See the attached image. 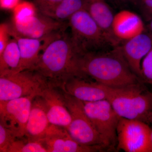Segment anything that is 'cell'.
I'll list each match as a JSON object with an SVG mask.
<instances>
[{
  "instance_id": "cell-4",
  "label": "cell",
  "mask_w": 152,
  "mask_h": 152,
  "mask_svg": "<svg viewBox=\"0 0 152 152\" xmlns=\"http://www.w3.org/2000/svg\"><path fill=\"white\" fill-rule=\"evenodd\" d=\"M70 38L81 55L113 46L107 36L84 8L74 14L69 20Z\"/></svg>"
},
{
  "instance_id": "cell-8",
  "label": "cell",
  "mask_w": 152,
  "mask_h": 152,
  "mask_svg": "<svg viewBox=\"0 0 152 152\" xmlns=\"http://www.w3.org/2000/svg\"><path fill=\"white\" fill-rule=\"evenodd\" d=\"M117 134L118 150L126 152H152L151 129L148 124L120 117Z\"/></svg>"
},
{
  "instance_id": "cell-24",
  "label": "cell",
  "mask_w": 152,
  "mask_h": 152,
  "mask_svg": "<svg viewBox=\"0 0 152 152\" xmlns=\"http://www.w3.org/2000/svg\"><path fill=\"white\" fill-rule=\"evenodd\" d=\"M141 72L142 81L152 86V48L142 61Z\"/></svg>"
},
{
  "instance_id": "cell-9",
  "label": "cell",
  "mask_w": 152,
  "mask_h": 152,
  "mask_svg": "<svg viewBox=\"0 0 152 152\" xmlns=\"http://www.w3.org/2000/svg\"><path fill=\"white\" fill-rule=\"evenodd\" d=\"M35 97L31 96L0 101V124L12 131L18 138L26 134L32 104Z\"/></svg>"
},
{
  "instance_id": "cell-29",
  "label": "cell",
  "mask_w": 152,
  "mask_h": 152,
  "mask_svg": "<svg viewBox=\"0 0 152 152\" xmlns=\"http://www.w3.org/2000/svg\"><path fill=\"white\" fill-rule=\"evenodd\" d=\"M145 30H146L147 32L152 37V18L151 19L149 23L147 25Z\"/></svg>"
},
{
  "instance_id": "cell-10",
  "label": "cell",
  "mask_w": 152,
  "mask_h": 152,
  "mask_svg": "<svg viewBox=\"0 0 152 152\" xmlns=\"http://www.w3.org/2000/svg\"><path fill=\"white\" fill-rule=\"evenodd\" d=\"M40 96L45 103L50 123L66 129L70 124L71 116L66 105L64 91L49 82Z\"/></svg>"
},
{
  "instance_id": "cell-23",
  "label": "cell",
  "mask_w": 152,
  "mask_h": 152,
  "mask_svg": "<svg viewBox=\"0 0 152 152\" xmlns=\"http://www.w3.org/2000/svg\"><path fill=\"white\" fill-rule=\"evenodd\" d=\"M17 138L12 131L0 124V152H7L9 148Z\"/></svg>"
},
{
  "instance_id": "cell-27",
  "label": "cell",
  "mask_w": 152,
  "mask_h": 152,
  "mask_svg": "<svg viewBox=\"0 0 152 152\" xmlns=\"http://www.w3.org/2000/svg\"><path fill=\"white\" fill-rule=\"evenodd\" d=\"M21 0H0V7L3 10H13Z\"/></svg>"
},
{
  "instance_id": "cell-16",
  "label": "cell",
  "mask_w": 152,
  "mask_h": 152,
  "mask_svg": "<svg viewBox=\"0 0 152 152\" xmlns=\"http://www.w3.org/2000/svg\"><path fill=\"white\" fill-rule=\"evenodd\" d=\"M113 35L117 42L128 40L145 31L142 20L137 14L124 10L115 15L112 25Z\"/></svg>"
},
{
  "instance_id": "cell-7",
  "label": "cell",
  "mask_w": 152,
  "mask_h": 152,
  "mask_svg": "<svg viewBox=\"0 0 152 152\" xmlns=\"http://www.w3.org/2000/svg\"><path fill=\"white\" fill-rule=\"evenodd\" d=\"M83 102L86 113L102 139L106 149H113L117 145L120 117L107 100Z\"/></svg>"
},
{
  "instance_id": "cell-11",
  "label": "cell",
  "mask_w": 152,
  "mask_h": 152,
  "mask_svg": "<svg viewBox=\"0 0 152 152\" xmlns=\"http://www.w3.org/2000/svg\"><path fill=\"white\" fill-rule=\"evenodd\" d=\"M40 142L48 152H94L104 150L99 146L79 143L70 136L65 128L53 124Z\"/></svg>"
},
{
  "instance_id": "cell-19",
  "label": "cell",
  "mask_w": 152,
  "mask_h": 152,
  "mask_svg": "<svg viewBox=\"0 0 152 152\" xmlns=\"http://www.w3.org/2000/svg\"><path fill=\"white\" fill-rule=\"evenodd\" d=\"M12 38L0 54V75L16 72L20 64V53L18 45L16 40Z\"/></svg>"
},
{
  "instance_id": "cell-31",
  "label": "cell",
  "mask_w": 152,
  "mask_h": 152,
  "mask_svg": "<svg viewBox=\"0 0 152 152\" xmlns=\"http://www.w3.org/2000/svg\"><path fill=\"white\" fill-rule=\"evenodd\" d=\"M111 1L114 2L116 3H121L126 2V1H125V0H111Z\"/></svg>"
},
{
  "instance_id": "cell-32",
  "label": "cell",
  "mask_w": 152,
  "mask_h": 152,
  "mask_svg": "<svg viewBox=\"0 0 152 152\" xmlns=\"http://www.w3.org/2000/svg\"><path fill=\"white\" fill-rule=\"evenodd\" d=\"M152 128H151V141H152Z\"/></svg>"
},
{
  "instance_id": "cell-14",
  "label": "cell",
  "mask_w": 152,
  "mask_h": 152,
  "mask_svg": "<svg viewBox=\"0 0 152 152\" xmlns=\"http://www.w3.org/2000/svg\"><path fill=\"white\" fill-rule=\"evenodd\" d=\"M119 47L132 70L142 80L141 65L143 59L152 48L151 36L145 31L125 41Z\"/></svg>"
},
{
  "instance_id": "cell-5",
  "label": "cell",
  "mask_w": 152,
  "mask_h": 152,
  "mask_svg": "<svg viewBox=\"0 0 152 152\" xmlns=\"http://www.w3.org/2000/svg\"><path fill=\"white\" fill-rule=\"evenodd\" d=\"M49 82L36 71L27 70L0 75V101L40 96Z\"/></svg>"
},
{
  "instance_id": "cell-26",
  "label": "cell",
  "mask_w": 152,
  "mask_h": 152,
  "mask_svg": "<svg viewBox=\"0 0 152 152\" xmlns=\"http://www.w3.org/2000/svg\"><path fill=\"white\" fill-rule=\"evenodd\" d=\"M12 36L11 26L7 23L0 25V54L1 53L9 43Z\"/></svg>"
},
{
  "instance_id": "cell-2",
  "label": "cell",
  "mask_w": 152,
  "mask_h": 152,
  "mask_svg": "<svg viewBox=\"0 0 152 152\" xmlns=\"http://www.w3.org/2000/svg\"><path fill=\"white\" fill-rule=\"evenodd\" d=\"M81 56L70 37L63 34L48 45L30 70L37 72L48 81L59 87L72 77L83 78L78 67Z\"/></svg>"
},
{
  "instance_id": "cell-1",
  "label": "cell",
  "mask_w": 152,
  "mask_h": 152,
  "mask_svg": "<svg viewBox=\"0 0 152 152\" xmlns=\"http://www.w3.org/2000/svg\"><path fill=\"white\" fill-rule=\"evenodd\" d=\"M78 67L83 78L91 77L112 88L143 82L132 70L118 45L109 51L89 52L81 55Z\"/></svg>"
},
{
  "instance_id": "cell-17",
  "label": "cell",
  "mask_w": 152,
  "mask_h": 152,
  "mask_svg": "<svg viewBox=\"0 0 152 152\" xmlns=\"http://www.w3.org/2000/svg\"><path fill=\"white\" fill-rule=\"evenodd\" d=\"M51 124L43 100L40 96H37L33 100L25 137L29 140L40 141Z\"/></svg>"
},
{
  "instance_id": "cell-6",
  "label": "cell",
  "mask_w": 152,
  "mask_h": 152,
  "mask_svg": "<svg viewBox=\"0 0 152 152\" xmlns=\"http://www.w3.org/2000/svg\"><path fill=\"white\" fill-rule=\"evenodd\" d=\"M64 96L71 116L70 124L66 129L70 136L82 145L99 146L106 150L102 139L86 113L83 102L65 92Z\"/></svg>"
},
{
  "instance_id": "cell-15",
  "label": "cell",
  "mask_w": 152,
  "mask_h": 152,
  "mask_svg": "<svg viewBox=\"0 0 152 152\" xmlns=\"http://www.w3.org/2000/svg\"><path fill=\"white\" fill-rule=\"evenodd\" d=\"M65 23L39 13L28 23L23 26H11L12 29L20 35L26 37L40 39L62 32Z\"/></svg>"
},
{
  "instance_id": "cell-21",
  "label": "cell",
  "mask_w": 152,
  "mask_h": 152,
  "mask_svg": "<svg viewBox=\"0 0 152 152\" xmlns=\"http://www.w3.org/2000/svg\"><path fill=\"white\" fill-rule=\"evenodd\" d=\"M34 3L21 1L13 10V26H23L28 23L38 13Z\"/></svg>"
},
{
  "instance_id": "cell-12",
  "label": "cell",
  "mask_w": 152,
  "mask_h": 152,
  "mask_svg": "<svg viewBox=\"0 0 152 152\" xmlns=\"http://www.w3.org/2000/svg\"><path fill=\"white\" fill-rule=\"evenodd\" d=\"M63 34L59 33L40 39L26 37L15 32L11 26V36L16 40L20 53V64L16 72L31 69L37 62L41 52L52 41Z\"/></svg>"
},
{
  "instance_id": "cell-30",
  "label": "cell",
  "mask_w": 152,
  "mask_h": 152,
  "mask_svg": "<svg viewBox=\"0 0 152 152\" xmlns=\"http://www.w3.org/2000/svg\"><path fill=\"white\" fill-rule=\"evenodd\" d=\"M126 1H129L131 3H132L133 4H137L139 1L140 0H125Z\"/></svg>"
},
{
  "instance_id": "cell-22",
  "label": "cell",
  "mask_w": 152,
  "mask_h": 152,
  "mask_svg": "<svg viewBox=\"0 0 152 152\" xmlns=\"http://www.w3.org/2000/svg\"><path fill=\"white\" fill-rule=\"evenodd\" d=\"M7 152H48L40 141L29 140L26 137L18 138L9 148Z\"/></svg>"
},
{
  "instance_id": "cell-13",
  "label": "cell",
  "mask_w": 152,
  "mask_h": 152,
  "mask_svg": "<svg viewBox=\"0 0 152 152\" xmlns=\"http://www.w3.org/2000/svg\"><path fill=\"white\" fill-rule=\"evenodd\" d=\"M59 87L66 94L82 102H94L107 99V86L88 79L72 77Z\"/></svg>"
},
{
  "instance_id": "cell-25",
  "label": "cell",
  "mask_w": 152,
  "mask_h": 152,
  "mask_svg": "<svg viewBox=\"0 0 152 152\" xmlns=\"http://www.w3.org/2000/svg\"><path fill=\"white\" fill-rule=\"evenodd\" d=\"M61 1L62 0H34V3L39 12L46 15Z\"/></svg>"
},
{
  "instance_id": "cell-20",
  "label": "cell",
  "mask_w": 152,
  "mask_h": 152,
  "mask_svg": "<svg viewBox=\"0 0 152 152\" xmlns=\"http://www.w3.org/2000/svg\"><path fill=\"white\" fill-rule=\"evenodd\" d=\"M83 8V0H62L46 15L57 20L64 21L69 20L74 14Z\"/></svg>"
},
{
  "instance_id": "cell-28",
  "label": "cell",
  "mask_w": 152,
  "mask_h": 152,
  "mask_svg": "<svg viewBox=\"0 0 152 152\" xmlns=\"http://www.w3.org/2000/svg\"><path fill=\"white\" fill-rule=\"evenodd\" d=\"M144 10L152 18V0H140Z\"/></svg>"
},
{
  "instance_id": "cell-3",
  "label": "cell",
  "mask_w": 152,
  "mask_h": 152,
  "mask_svg": "<svg viewBox=\"0 0 152 152\" xmlns=\"http://www.w3.org/2000/svg\"><path fill=\"white\" fill-rule=\"evenodd\" d=\"M140 82L118 88L107 86L108 101L121 118L152 124V93Z\"/></svg>"
},
{
  "instance_id": "cell-18",
  "label": "cell",
  "mask_w": 152,
  "mask_h": 152,
  "mask_svg": "<svg viewBox=\"0 0 152 152\" xmlns=\"http://www.w3.org/2000/svg\"><path fill=\"white\" fill-rule=\"evenodd\" d=\"M84 9L105 33L114 47L118 42L114 38L112 25L114 15L106 0H83Z\"/></svg>"
}]
</instances>
